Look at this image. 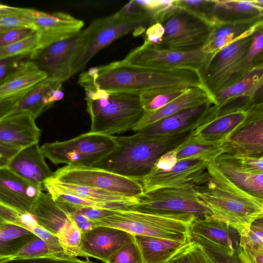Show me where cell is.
I'll return each mask as SVG.
<instances>
[{
  "label": "cell",
  "mask_w": 263,
  "mask_h": 263,
  "mask_svg": "<svg viewBox=\"0 0 263 263\" xmlns=\"http://www.w3.org/2000/svg\"><path fill=\"white\" fill-rule=\"evenodd\" d=\"M78 83L84 89L98 88L109 92L138 95L163 88H205L199 71L147 67L133 65L123 60L90 68L80 75Z\"/></svg>",
  "instance_id": "cell-1"
},
{
  "label": "cell",
  "mask_w": 263,
  "mask_h": 263,
  "mask_svg": "<svg viewBox=\"0 0 263 263\" xmlns=\"http://www.w3.org/2000/svg\"><path fill=\"white\" fill-rule=\"evenodd\" d=\"M206 179L196 186L198 198L211 210L212 217L239 233L263 216V199L237 186L219 170L215 161L207 166Z\"/></svg>",
  "instance_id": "cell-2"
},
{
  "label": "cell",
  "mask_w": 263,
  "mask_h": 263,
  "mask_svg": "<svg viewBox=\"0 0 263 263\" xmlns=\"http://www.w3.org/2000/svg\"><path fill=\"white\" fill-rule=\"evenodd\" d=\"M194 130L152 140L143 138L137 133L116 137V149L93 166L140 182L162 155L177 148L193 135Z\"/></svg>",
  "instance_id": "cell-3"
},
{
  "label": "cell",
  "mask_w": 263,
  "mask_h": 263,
  "mask_svg": "<svg viewBox=\"0 0 263 263\" xmlns=\"http://www.w3.org/2000/svg\"><path fill=\"white\" fill-rule=\"evenodd\" d=\"M197 219L188 213H149L129 209L113 210L110 215L92 221L94 228L106 227L132 235L187 242L191 240L190 226Z\"/></svg>",
  "instance_id": "cell-4"
},
{
  "label": "cell",
  "mask_w": 263,
  "mask_h": 263,
  "mask_svg": "<svg viewBox=\"0 0 263 263\" xmlns=\"http://www.w3.org/2000/svg\"><path fill=\"white\" fill-rule=\"evenodd\" d=\"M85 91L90 132L112 136L132 130L143 114L138 94L109 92L98 88Z\"/></svg>",
  "instance_id": "cell-5"
},
{
  "label": "cell",
  "mask_w": 263,
  "mask_h": 263,
  "mask_svg": "<svg viewBox=\"0 0 263 263\" xmlns=\"http://www.w3.org/2000/svg\"><path fill=\"white\" fill-rule=\"evenodd\" d=\"M252 34L244 36L219 51L211 54L200 71L203 85L214 96L245 78L263 63L247 59ZM215 99V98H214Z\"/></svg>",
  "instance_id": "cell-6"
},
{
  "label": "cell",
  "mask_w": 263,
  "mask_h": 263,
  "mask_svg": "<svg viewBox=\"0 0 263 263\" xmlns=\"http://www.w3.org/2000/svg\"><path fill=\"white\" fill-rule=\"evenodd\" d=\"M103 21L104 18L96 19L73 35L36 49L30 54V60L47 77L65 82L71 77L74 64Z\"/></svg>",
  "instance_id": "cell-7"
},
{
  "label": "cell",
  "mask_w": 263,
  "mask_h": 263,
  "mask_svg": "<svg viewBox=\"0 0 263 263\" xmlns=\"http://www.w3.org/2000/svg\"><path fill=\"white\" fill-rule=\"evenodd\" d=\"M117 146L116 136L89 132L68 140L46 143L40 147L45 158L55 165L93 166Z\"/></svg>",
  "instance_id": "cell-8"
},
{
  "label": "cell",
  "mask_w": 263,
  "mask_h": 263,
  "mask_svg": "<svg viewBox=\"0 0 263 263\" xmlns=\"http://www.w3.org/2000/svg\"><path fill=\"white\" fill-rule=\"evenodd\" d=\"M154 23L151 14L138 6L135 1L129 2L118 11L104 21L86 48L74 64L71 76L83 70L101 50L117 39L132 31Z\"/></svg>",
  "instance_id": "cell-9"
},
{
  "label": "cell",
  "mask_w": 263,
  "mask_h": 263,
  "mask_svg": "<svg viewBox=\"0 0 263 263\" xmlns=\"http://www.w3.org/2000/svg\"><path fill=\"white\" fill-rule=\"evenodd\" d=\"M196 186L187 184L145 193L129 209L149 213H188L198 219L212 216L211 210L198 198Z\"/></svg>",
  "instance_id": "cell-10"
},
{
  "label": "cell",
  "mask_w": 263,
  "mask_h": 263,
  "mask_svg": "<svg viewBox=\"0 0 263 263\" xmlns=\"http://www.w3.org/2000/svg\"><path fill=\"white\" fill-rule=\"evenodd\" d=\"M52 177L62 183L103 189L129 198L144 194L139 181L95 166L66 165L53 172Z\"/></svg>",
  "instance_id": "cell-11"
},
{
  "label": "cell",
  "mask_w": 263,
  "mask_h": 263,
  "mask_svg": "<svg viewBox=\"0 0 263 263\" xmlns=\"http://www.w3.org/2000/svg\"><path fill=\"white\" fill-rule=\"evenodd\" d=\"M164 33L158 48L178 51L201 50L212 30L208 22L178 8L161 24Z\"/></svg>",
  "instance_id": "cell-12"
},
{
  "label": "cell",
  "mask_w": 263,
  "mask_h": 263,
  "mask_svg": "<svg viewBox=\"0 0 263 263\" xmlns=\"http://www.w3.org/2000/svg\"><path fill=\"white\" fill-rule=\"evenodd\" d=\"M211 54L201 50L178 51L158 48L144 42L132 50L123 60L141 66L163 69H189L199 71L205 66Z\"/></svg>",
  "instance_id": "cell-13"
},
{
  "label": "cell",
  "mask_w": 263,
  "mask_h": 263,
  "mask_svg": "<svg viewBox=\"0 0 263 263\" xmlns=\"http://www.w3.org/2000/svg\"><path fill=\"white\" fill-rule=\"evenodd\" d=\"M13 8L38 33L40 39L39 48L68 38L80 31L84 26L82 20L62 12L49 13L33 9Z\"/></svg>",
  "instance_id": "cell-14"
},
{
  "label": "cell",
  "mask_w": 263,
  "mask_h": 263,
  "mask_svg": "<svg viewBox=\"0 0 263 263\" xmlns=\"http://www.w3.org/2000/svg\"><path fill=\"white\" fill-rule=\"evenodd\" d=\"M208 163L200 159H188L178 161L168 170L153 167L140 181L144 193L187 184L199 185L207 178Z\"/></svg>",
  "instance_id": "cell-15"
},
{
  "label": "cell",
  "mask_w": 263,
  "mask_h": 263,
  "mask_svg": "<svg viewBox=\"0 0 263 263\" xmlns=\"http://www.w3.org/2000/svg\"><path fill=\"white\" fill-rule=\"evenodd\" d=\"M244 121L226 140V153L263 157V103L254 102Z\"/></svg>",
  "instance_id": "cell-16"
},
{
  "label": "cell",
  "mask_w": 263,
  "mask_h": 263,
  "mask_svg": "<svg viewBox=\"0 0 263 263\" xmlns=\"http://www.w3.org/2000/svg\"><path fill=\"white\" fill-rule=\"evenodd\" d=\"M214 105L208 102L182 110L151 124L137 133L143 138L152 140L195 129L214 117Z\"/></svg>",
  "instance_id": "cell-17"
},
{
  "label": "cell",
  "mask_w": 263,
  "mask_h": 263,
  "mask_svg": "<svg viewBox=\"0 0 263 263\" xmlns=\"http://www.w3.org/2000/svg\"><path fill=\"white\" fill-rule=\"evenodd\" d=\"M131 238L128 233L115 228L96 227L82 233L81 257H92L107 263L111 256Z\"/></svg>",
  "instance_id": "cell-18"
},
{
  "label": "cell",
  "mask_w": 263,
  "mask_h": 263,
  "mask_svg": "<svg viewBox=\"0 0 263 263\" xmlns=\"http://www.w3.org/2000/svg\"><path fill=\"white\" fill-rule=\"evenodd\" d=\"M43 186L24 179L8 167L0 168V203L29 213Z\"/></svg>",
  "instance_id": "cell-19"
},
{
  "label": "cell",
  "mask_w": 263,
  "mask_h": 263,
  "mask_svg": "<svg viewBox=\"0 0 263 263\" xmlns=\"http://www.w3.org/2000/svg\"><path fill=\"white\" fill-rule=\"evenodd\" d=\"M28 112L10 113L0 119V142L24 148L39 143L41 130Z\"/></svg>",
  "instance_id": "cell-20"
},
{
  "label": "cell",
  "mask_w": 263,
  "mask_h": 263,
  "mask_svg": "<svg viewBox=\"0 0 263 263\" xmlns=\"http://www.w3.org/2000/svg\"><path fill=\"white\" fill-rule=\"evenodd\" d=\"M7 167L26 181L42 186L53 175L45 162L39 143L21 148Z\"/></svg>",
  "instance_id": "cell-21"
},
{
  "label": "cell",
  "mask_w": 263,
  "mask_h": 263,
  "mask_svg": "<svg viewBox=\"0 0 263 263\" xmlns=\"http://www.w3.org/2000/svg\"><path fill=\"white\" fill-rule=\"evenodd\" d=\"M63 82L60 79L47 77L29 89L11 113L27 111L36 119L63 98L64 95L61 87Z\"/></svg>",
  "instance_id": "cell-22"
},
{
  "label": "cell",
  "mask_w": 263,
  "mask_h": 263,
  "mask_svg": "<svg viewBox=\"0 0 263 263\" xmlns=\"http://www.w3.org/2000/svg\"><path fill=\"white\" fill-rule=\"evenodd\" d=\"M216 103L214 97L204 88H189L182 95L162 107L143 114L132 130L138 132L151 124L169 117L182 110L200 105L205 103Z\"/></svg>",
  "instance_id": "cell-23"
},
{
  "label": "cell",
  "mask_w": 263,
  "mask_h": 263,
  "mask_svg": "<svg viewBox=\"0 0 263 263\" xmlns=\"http://www.w3.org/2000/svg\"><path fill=\"white\" fill-rule=\"evenodd\" d=\"M29 214L39 225L57 236L63 228L74 222L71 213L55 202L48 192H40Z\"/></svg>",
  "instance_id": "cell-24"
},
{
  "label": "cell",
  "mask_w": 263,
  "mask_h": 263,
  "mask_svg": "<svg viewBox=\"0 0 263 263\" xmlns=\"http://www.w3.org/2000/svg\"><path fill=\"white\" fill-rule=\"evenodd\" d=\"M221 172L233 183L249 194L263 199V173L251 172L242 167L233 155L223 154L215 160Z\"/></svg>",
  "instance_id": "cell-25"
},
{
  "label": "cell",
  "mask_w": 263,
  "mask_h": 263,
  "mask_svg": "<svg viewBox=\"0 0 263 263\" xmlns=\"http://www.w3.org/2000/svg\"><path fill=\"white\" fill-rule=\"evenodd\" d=\"M190 231L191 235L201 236L230 249L237 250L239 247V232L212 216L194 221Z\"/></svg>",
  "instance_id": "cell-26"
},
{
  "label": "cell",
  "mask_w": 263,
  "mask_h": 263,
  "mask_svg": "<svg viewBox=\"0 0 263 263\" xmlns=\"http://www.w3.org/2000/svg\"><path fill=\"white\" fill-rule=\"evenodd\" d=\"M138 253V263H166L187 242L132 235Z\"/></svg>",
  "instance_id": "cell-27"
},
{
  "label": "cell",
  "mask_w": 263,
  "mask_h": 263,
  "mask_svg": "<svg viewBox=\"0 0 263 263\" xmlns=\"http://www.w3.org/2000/svg\"><path fill=\"white\" fill-rule=\"evenodd\" d=\"M47 77L29 59L0 83V99L27 91Z\"/></svg>",
  "instance_id": "cell-28"
},
{
  "label": "cell",
  "mask_w": 263,
  "mask_h": 263,
  "mask_svg": "<svg viewBox=\"0 0 263 263\" xmlns=\"http://www.w3.org/2000/svg\"><path fill=\"white\" fill-rule=\"evenodd\" d=\"M214 20L234 22L262 18V1H215Z\"/></svg>",
  "instance_id": "cell-29"
},
{
  "label": "cell",
  "mask_w": 263,
  "mask_h": 263,
  "mask_svg": "<svg viewBox=\"0 0 263 263\" xmlns=\"http://www.w3.org/2000/svg\"><path fill=\"white\" fill-rule=\"evenodd\" d=\"M45 189L49 187L61 192L78 196L83 199L99 202H129L136 204L139 198H129L105 190L62 183L52 177L47 179L43 184Z\"/></svg>",
  "instance_id": "cell-30"
},
{
  "label": "cell",
  "mask_w": 263,
  "mask_h": 263,
  "mask_svg": "<svg viewBox=\"0 0 263 263\" xmlns=\"http://www.w3.org/2000/svg\"><path fill=\"white\" fill-rule=\"evenodd\" d=\"M246 116L247 111L245 110L215 117L194 129L192 136L208 141L226 140Z\"/></svg>",
  "instance_id": "cell-31"
},
{
  "label": "cell",
  "mask_w": 263,
  "mask_h": 263,
  "mask_svg": "<svg viewBox=\"0 0 263 263\" xmlns=\"http://www.w3.org/2000/svg\"><path fill=\"white\" fill-rule=\"evenodd\" d=\"M177 161L198 159L209 162L226 153V140L212 141L192 135L175 149Z\"/></svg>",
  "instance_id": "cell-32"
},
{
  "label": "cell",
  "mask_w": 263,
  "mask_h": 263,
  "mask_svg": "<svg viewBox=\"0 0 263 263\" xmlns=\"http://www.w3.org/2000/svg\"><path fill=\"white\" fill-rule=\"evenodd\" d=\"M35 235L12 223L0 226V261L12 259Z\"/></svg>",
  "instance_id": "cell-33"
},
{
  "label": "cell",
  "mask_w": 263,
  "mask_h": 263,
  "mask_svg": "<svg viewBox=\"0 0 263 263\" xmlns=\"http://www.w3.org/2000/svg\"><path fill=\"white\" fill-rule=\"evenodd\" d=\"M191 240L201 246L212 263H250L240 247L237 250L230 249L194 235H191Z\"/></svg>",
  "instance_id": "cell-34"
},
{
  "label": "cell",
  "mask_w": 263,
  "mask_h": 263,
  "mask_svg": "<svg viewBox=\"0 0 263 263\" xmlns=\"http://www.w3.org/2000/svg\"><path fill=\"white\" fill-rule=\"evenodd\" d=\"M263 84V64L256 67L245 78L214 96L219 105L225 101L246 93L256 95Z\"/></svg>",
  "instance_id": "cell-35"
},
{
  "label": "cell",
  "mask_w": 263,
  "mask_h": 263,
  "mask_svg": "<svg viewBox=\"0 0 263 263\" xmlns=\"http://www.w3.org/2000/svg\"><path fill=\"white\" fill-rule=\"evenodd\" d=\"M53 200L67 209L74 211L76 210L91 208L100 209H129L135 204L129 202H99L86 200L78 196L61 192L52 188L45 189Z\"/></svg>",
  "instance_id": "cell-36"
},
{
  "label": "cell",
  "mask_w": 263,
  "mask_h": 263,
  "mask_svg": "<svg viewBox=\"0 0 263 263\" xmlns=\"http://www.w3.org/2000/svg\"><path fill=\"white\" fill-rule=\"evenodd\" d=\"M188 88L170 87L145 91L139 94L140 104L144 112L155 111L182 95Z\"/></svg>",
  "instance_id": "cell-37"
},
{
  "label": "cell",
  "mask_w": 263,
  "mask_h": 263,
  "mask_svg": "<svg viewBox=\"0 0 263 263\" xmlns=\"http://www.w3.org/2000/svg\"><path fill=\"white\" fill-rule=\"evenodd\" d=\"M40 46V36L35 31L24 39L0 47V60L18 55L30 54L37 49Z\"/></svg>",
  "instance_id": "cell-38"
},
{
  "label": "cell",
  "mask_w": 263,
  "mask_h": 263,
  "mask_svg": "<svg viewBox=\"0 0 263 263\" xmlns=\"http://www.w3.org/2000/svg\"><path fill=\"white\" fill-rule=\"evenodd\" d=\"M177 7L209 23L214 20V0H175Z\"/></svg>",
  "instance_id": "cell-39"
},
{
  "label": "cell",
  "mask_w": 263,
  "mask_h": 263,
  "mask_svg": "<svg viewBox=\"0 0 263 263\" xmlns=\"http://www.w3.org/2000/svg\"><path fill=\"white\" fill-rule=\"evenodd\" d=\"M57 237L65 255L81 257L79 247L82 232L74 222L63 228L59 233Z\"/></svg>",
  "instance_id": "cell-40"
},
{
  "label": "cell",
  "mask_w": 263,
  "mask_h": 263,
  "mask_svg": "<svg viewBox=\"0 0 263 263\" xmlns=\"http://www.w3.org/2000/svg\"><path fill=\"white\" fill-rule=\"evenodd\" d=\"M7 223L16 224L31 232L32 229L38 224L30 214L0 203V226Z\"/></svg>",
  "instance_id": "cell-41"
},
{
  "label": "cell",
  "mask_w": 263,
  "mask_h": 263,
  "mask_svg": "<svg viewBox=\"0 0 263 263\" xmlns=\"http://www.w3.org/2000/svg\"><path fill=\"white\" fill-rule=\"evenodd\" d=\"M239 246L263 249V216L255 220L247 229L240 232Z\"/></svg>",
  "instance_id": "cell-42"
},
{
  "label": "cell",
  "mask_w": 263,
  "mask_h": 263,
  "mask_svg": "<svg viewBox=\"0 0 263 263\" xmlns=\"http://www.w3.org/2000/svg\"><path fill=\"white\" fill-rule=\"evenodd\" d=\"M52 256H55L51 251L46 242L35 235L29 240L11 259Z\"/></svg>",
  "instance_id": "cell-43"
},
{
  "label": "cell",
  "mask_w": 263,
  "mask_h": 263,
  "mask_svg": "<svg viewBox=\"0 0 263 263\" xmlns=\"http://www.w3.org/2000/svg\"><path fill=\"white\" fill-rule=\"evenodd\" d=\"M18 28L35 29L31 24L22 18L14 11L13 7L0 4V32Z\"/></svg>",
  "instance_id": "cell-44"
},
{
  "label": "cell",
  "mask_w": 263,
  "mask_h": 263,
  "mask_svg": "<svg viewBox=\"0 0 263 263\" xmlns=\"http://www.w3.org/2000/svg\"><path fill=\"white\" fill-rule=\"evenodd\" d=\"M137 249L131 235V238L118 250L107 263H138Z\"/></svg>",
  "instance_id": "cell-45"
},
{
  "label": "cell",
  "mask_w": 263,
  "mask_h": 263,
  "mask_svg": "<svg viewBox=\"0 0 263 263\" xmlns=\"http://www.w3.org/2000/svg\"><path fill=\"white\" fill-rule=\"evenodd\" d=\"M0 263H97L85 259H80L77 257L64 256L62 257H44L27 259H14L1 261Z\"/></svg>",
  "instance_id": "cell-46"
},
{
  "label": "cell",
  "mask_w": 263,
  "mask_h": 263,
  "mask_svg": "<svg viewBox=\"0 0 263 263\" xmlns=\"http://www.w3.org/2000/svg\"><path fill=\"white\" fill-rule=\"evenodd\" d=\"M263 25L258 27L252 36L247 59L250 62H262Z\"/></svg>",
  "instance_id": "cell-47"
},
{
  "label": "cell",
  "mask_w": 263,
  "mask_h": 263,
  "mask_svg": "<svg viewBox=\"0 0 263 263\" xmlns=\"http://www.w3.org/2000/svg\"><path fill=\"white\" fill-rule=\"evenodd\" d=\"M32 232L46 242L54 256L62 257L66 255L65 254L59 238L56 235L49 232L39 224L32 229Z\"/></svg>",
  "instance_id": "cell-48"
},
{
  "label": "cell",
  "mask_w": 263,
  "mask_h": 263,
  "mask_svg": "<svg viewBox=\"0 0 263 263\" xmlns=\"http://www.w3.org/2000/svg\"><path fill=\"white\" fill-rule=\"evenodd\" d=\"M36 30L29 28H18L0 32V47L5 46L32 34Z\"/></svg>",
  "instance_id": "cell-49"
},
{
  "label": "cell",
  "mask_w": 263,
  "mask_h": 263,
  "mask_svg": "<svg viewBox=\"0 0 263 263\" xmlns=\"http://www.w3.org/2000/svg\"><path fill=\"white\" fill-rule=\"evenodd\" d=\"M30 54L22 55L0 60V83L14 71L25 61L30 59Z\"/></svg>",
  "instance_id": "cell-50"
},
{
  "label": "cell",
  "mask_w": 263,
  "mask_h": 263,
  "mask_svg": "<svg viewBox=\"0 0 263 263\" xmlns=\"http://www.w3.org/2000/svg\"><path fill=\"white\" fill-rule=\"evenodd\" d=\"M236 161L246 170L257 174L263 173V157L233 155Z\"/></svg>",
  "instance_id": "cell-51"
},
{
  "label": "cell",
  "mask_w": 263,
  "mask_h": 263,
  "mask_svg": "<svg viewBox=\"0 0 263 263\" xmlns=\"http://www.w3.org/2000/svg\"><path fill=\"white\" fill-rule=\"evenodd\" d=\"M164 33L163 25L159 23H154L146 29L144 42L157 46L161 42Z\"/></svg>",
  "instance_id": "cell-52"
},
{
  "label": "cell",
  "mask_w": 263,
  "mask_h": 263,
  "mask_svg": "<svg viewBox=\"0 0 263 263\" xmlns=\"http://www.w3.org/2000/svg\"><path fill=\"white\" fill-rule=\"evenodd\" d=\"M187 253L190 263H212L196 242L191 240L187 246Z\"/></svg>",
  "instance_id": "cell-53"
},
{
  "label": "cell",
  "mask_w": 263,
  "mask_h": 263,
  "mask_svg": "<svg viewBox=\"0 0 263 263\" xmlns=\"http://www.w3.org/2000/svg\"><path fill=\"white\" fill-rule=\"evenodd\" d=\"M28 90L0 99V119L11 113L12 109Z\"/></svg>",
  "instance_id": "cell-54"
},
{
  "label": "cell",
  "mask_w": 263,
  "mask_h": 263,
  "mask_svg": "<svg viewBox=\"0 0 263 263\" xmlns=\"http://www.w3.org/2000/svg\"><path fill=\"white\" fill-rule=\"evenodd\" d=\"M21 149L0 142V168L7 167L11 159Z\"/></svg>",
  "instance_id": "cell-55"
},
{
  "label": "cell",
  "mask_w": 263,
  "mask_h": 263,
  "mask_svg": "<svg viewBox=\"0 0 263 263\" xmlns=\"http://www.w3.org/2000/svg\"><path fill=\"white\" fill-rule=\"evenodd\" d=\"M177 162L175 149L166 152L157 160L153 167L160 170L171 169Z\"/></svg>",
  "instance_id": "cell-56"
},
{
  "label": "cell",
  "mask_w": 263,
  "mask_h": 263,
  "mask_svg": "<svg viewBox=\"0 0 263 263\" xmlns=\"http://www.w3.org/2000/svg\"><path fill=\"white\" fill-rule=\"evenodd\" d=\"M77 211L90 220H93L107 216L113 213V210L91 208L79 209H78Z\"/></svg>",
  "instance_id": "cell-57"
},
{
  "label": "cell",
  "mask_w": 263,
  "mask_h": 263,
  "mask_svg": "<svg viewBox=\"0 0 263 263\" xmlns=\"http://www.w3.org/2000/svg\"><path fill=\"white\" fill-rule=\"evenodd\" d=\"M71 217L82 233L88 231L94 228L92 220L87 218L77 210L71 213Z\"/></svg>",
  "instance_id": "cell-58"
},
{
  "label": "cell",
  "mask_w": 263,
  "mask_h": 263,
  "mask_svg": "<svg viewBox=\"0 0 263 263\" xmlns=\"http://www.w3.org/2000/svg\"><path fill=\"white\" fill-rule=\"evenodd\" d=\"M189 242L178 251L166 263H190L187 253V246Z\"/></svg>",
  "instance_id": "cell-59"
}]
</instances>
